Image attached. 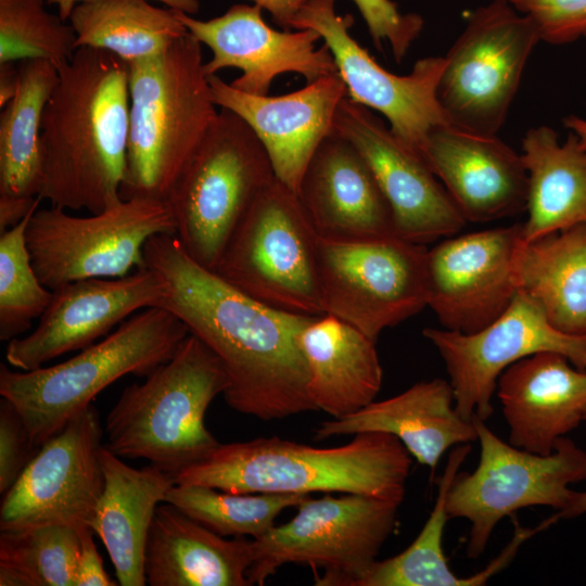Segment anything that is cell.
I'll use <instances>...</instances> for the list:
<instances>
[{"instance_id": "44dd1931", "label": "cell", "mask_w": 586, "mask_h": 586, "mask_svg": "<svg viewBox=\"0 0 586 586\" xmlns=\"http://www.w3.org/2000/svg\"><path fill=\"white\" fill-rule=\"evenodd\" d=\"M208 81L215 104L251 127L268 154L276 178L297 194L309 161L334 130L337 107L347 97L339 73L278 97L242 92L217 75L209 76Z\"/></svg>"}, {"instance_id": "e575fe53", "label": "cell", "mask_w": 586, "mask_h": 586, "mask_svg": "<svg viewBox=\"0 0 586 586\" xmlns=\"http://www.w3.org/2000/svg\"><path fill=\"white\" fill-rule=\"evenodd\" d=\"M309 494H234L203 485L175 484L165 502L222 536L260 537L275 526L286 508L297 507Z\"/></svg>"}, {"instance_id": "9a60e30c", "label": "cell", "mask_w": 586, "mask_h": 586, "mask_svg": "<svg viewBox=\"0 0 586 586\" xmlns=\"http://www.w3.org/2000/svg\"><path fill=\"white\" fill-rule=\"evenodd\" d=\"M352 25L349 15L336 12L335 0H310L296 16L293 29L318 31L334 58L347 97L381 113L394 136L421 156L430 131L448 124L436 97L445 58H423L408 75L393 74L352 37Z\"/></svg>"}, {"instance_id": "277c9868", "label": "cell", "mask_w": 586, "mask_h": 586, "mask_svg": "<svg viewBox=\"0 0 586 586\" xmlns=\"http://www.w3.org/2000/svg\"><path fill=\"white\" fill-rule=\"evenodd\" d=\"M202 43L187 34L165 52L128 64L129 133L123 200L166 201L219 109Z\"/></svg>"}, {"instance_id": "7c38bea8", "label": "cell", "mask_w": 586, "mask_h": 586, "mask_svg": "<svg viewBox=\"0 0 586 586\" xmlns=\"http://www.w3.org/2000/svg\"><path fill=\"white\" fill-rule=\"evenodd\" d=\"M157 234H175L165 201L123 200L89 216L56 206L38 208L26 242L40 281L50 290L91 278H122L144 267V246Z\"/></svg>"}, {"instance_id": "8fae6325", "label": "cell", "mask_w": 586, "mask_h": 586, "mask_svg": "<svg viewBox=\"0 0 586 586\" xmlns=\"http://www.w3.org/2000/svg\"><path fill=\"white\" fill-rule=\"evenodd\" d=\"M540 37L509 0H493L470 15L445 58L436 97L448 124L495 136L518 92Z\"/></svg>"}, {"instance_id": "7402d4cb", "label": "cell", "mask_w": 586, "mask_h": 586, "mask_svg": "<svg viewBox=\"0 0 586 586\" xmlns=\"http://www.w3.org/2000/svg\"><path fill=\"white\" fill-rule=\"evenodd\" d=\"M421 156L467 221L497 220L525 209L527 173L521 154L496 135L442 124L430 131Z\"/></svg>"}, {"instance_id": "bcb514c9", "label": "cell", "mask_w": 586, "mask_h": 586, "mask_svg": "<svg viewBox=\"0 0 586 586\" xmlns=\"http://www.w3.org/2000/svg\"><path fill=\"white\" fill-rule=\"evenodd\" d=\"M584 422H586V412ZM584 513H586V492H575L566 507L560 511H556L553 514L557 521H560L576 518Z\"/></svg>"}, {"instance_id": "5b68a950", "label": "cell", "mask_w": 586, "mask_h": 586, "mask_svg": "<svg viewBox=\"0 0 586 586\" xmlns=\"http://www.w3.org/2000/svg\"><path fill=\"white\" fill-rule=\"evenodd\" d=\"M227 387L220 359L190 333L143 383L123 391L106 416L104 445L120 458L145 459L174 476L220 444L207 430L205 415Z\"/></svg>"}, {"instance_id": "4fadbf2b", "label": "cell", "mask_w": 586, "mask_h": 586, "mask_svg": "<svg viewBox=\"0 0 586 586\" xmlns=\"http://www.w3.org/2000/svg\"><path fill=\"white\" fill-rule=\"evenodd\" d=\"M423 244L398 237L355 242L318 239L324 314L372 341L426 306Z\"/></svg>"}, {"instance_id": "6da1fadb", "label": "cell", "mask_w": 586, "mask_h": 586, "mask_svg": "<svg viewBox=\"0 0 586 586\" xmlns=\"http://www.w3.org/2000/svg\"><path fill=\"white\" fill-rule=\"evenodd\" d=\"M144 266L165 284L157 307L175 314L220 359L230 408L263 421L317 410L297 341L315 316L272 307L238 290L192 259L175 234L148 240Z\"/></svg>"}, {"instance_id": "e0dca14e", "label": "cell", "mask_w": 586, "mask_h": 586, "mask_svg": "<svg viewBox=\"0 0 586 586\" xmlns=\"http://www.w3.org/2000/svg\"><path fill=\"white\" fill-rule=\"evenodd\" d=\"M521 227L475 231L426 250V306L444 329L473 333L506 310L518 292L514 257Z\"/></svg>"}, {"instance_id": "f6af8a7d", "label": "cell", "mask_w": 586, "mask_h": 586, "mask_svg": "<svg viewBox=\"0 0 586 586\" xmlns=\"http://www.w3.org/2000/svg\"><path fill=\"white\" fill-rule=\"evenodd\" d=\"M20 80V67L15 62L0 63V107L15 95Z\"/></svg>"}, {"instance_id": "5bb4252c", "label": "cell", "mask_w": 586, "mask_h": 586, "mask_svg": "<svg viewBox=\"0 0 586 586\" xmlns=\"http://www.w3.org/2000/svg\"><path fill=\"white\" fill-rule=\"evenodd\" d=\"M423 336L445 362L455 407L468 420L486 421L500 374L512 364L540 352H557L586 370V336L557 330L540 306L518 291L506 310L473 333L425 328Z\"/></svg>"}, {"instance_id": "ab89813d", "label": "cell", "mask_w": 586, "mask_h": 586, "mask_svg": "<svg viewBox=\"0 0 586 586\" xmlns=\"http://www.w3.org/2000/svg\"><path fill=\"white\" fill-rule=\"evenodd\" d=\"M39 446L16 407L0 399V494L3 495L20 477Z\"/></svg>"}, {"instance_id": "603a6c76", "label": "cell", "mask_w": 586, "mask_h": 586, "mask_svg": "<svg viewBox=\"0 0 586 586\" xmlns=\"http://www.w3.org/2000/svg\"><path fill=\"white\" fill-rule=\"evenodd\" d=\"M297 196L320 239L355 242L397 237L390 206L369 164L335 130L309 161Z\"/></svg>"}, {"instance_id": "52a82bcc", "label": "cell", "mask_w": 586, "mask_h": 586, "mask_svg": "<svg viewBox=\"0 0 586 586\" xmlns=\"http://www.w3.org/2000/svg\"><path fill=\"white\" fill-rule=\"evenodd\" d=\"M275 178L251 127L220 109L165 201L175 235L191 258L215 271L234 230Z\"/></svg>"}, {"instance_id": "b9f144b4", "label": "cell", "mask_w": 586, "mask_h": 586, "mask_svg": "<svg viewBox=\"0 0 586 586\" xmlns=\"http://www.w3.org/2000/svg\"><path fill=\"white\" fill-rule=\"evenodd\" d=\"M42 201L35 199H13L0 196V233L20 224L30 212L39 208Z\"/></svg>"}, {"instance_id": "60d3db41", "label": "cell", "mask_w": 586, "mask_h": 586, "mask_svg": "<svg viewBox=\"0 0 586 586\" xmlns=\"http://www.w3.org/2000/svg\"><path fill=\"white\" fill-rule=\"evenodd\" d=\"M79 530L80 551L77 561L75 586H116L103 566V560L93 540L94 532L90 526Z\"/></svg>"}, {"instance_id": "d6986e66", "label": "cell", "mask_w": 586, "mask_h": 586, "mask_svg": "<svg viewBox=\"0 0 586 586\" xmlns=\"http://www.w3.org/2000/svg\"><path fill=\"white\" fill-rule=\"evenodd\" d=\"M177 16L188 33L212 52L203 65L206 76L238 68L242 74L229 84L242 92L267 95L272 81L286 73L302 75L307 82L337 74L329 48L316 44L321 39L318 31L277 30L264 21L259 5L235 4L209 20L181 11Z\"/></svg>"}, {"instance_id": "74e56055", "label": "cell", "mask_w": 586, "mask_h": 586, "mask_svg": "<svg viewBox=\"0 0 586 586\" xmlns=\"http://www.w3.org/2000/svg\"><path fill=\"white\" fill-rule=\"evenodd\" d=\"M362 16L372 42L382 50L388 43L396 62L407 54L419 37L424 21L416 13H403L392 0H352Z\"/></svg>"}, {"instance_id": "ac0fdd59", "label": "cell", "mask_w": 586, "mask_h": 586, "mask_svg": "<svg viewBox=\"0 0 586 586\" xmlns=\"http://www.w3.org/2000/svg\"><path fill=\"white\" fill-rule=\"evenodd\" d=\"M334 130L348 139L369 164L398 238L424 245L455 234L467 224L424 160L406 148L370 109L344 98L335 114Z\"/></svg>"}, {"instance_id": "2e32d148", "label": "cell", "mask_w": 586, "mask_h": 586, "mask_svg": "<svg viewBox=\"0 0 586 586\" xmlns=\"http://www.w3.org/2000/svg\"><path fill=\"white\" fill-rule=\"evenodd\" d=\"M103 429L93 404L44 442L2 496L0 531L90 526L104 488Z\"/></svg>"}, {"instance_id": "d4e9b609", "label": "cell", "mask_w": 586, "mask_h": 586, "mask_svg": "<svg viewBox=\"0 0 586 586\" xmlns=\"http://www.w3.org/2000/svg\"><path fill=\"white\" fill-rule=\"evenodd\" d=\"M367 432L394 435L432 472L447 449L477 441L474 421L460 416L453 387L442 379L420 381L396 396L323 421L315 430V440Z\"/></svg>"}, {"instance_id": "836d02e7", "label": "cell", "mask_w": 586, "mask_h": 586, "mask_svg": "<svg viewBox=\"0 0 586 586\" xmlns=\"http://www.w3.org/2000/svg\"><path fill=\"white\" fill-rule=\"evenodd\" d=\"M79 530L44 524L0 533L1 586H75Z\"/></svg>"}, {"instance_id": "1f68e13d", "label": "cell", "mask_w": 586, "mask_h": 586, "mask_svg": "<svg viewBox=\"0 0 586 586\" xmlns=\"http://www.w3.org/2000/svg\"><path fill=\"white\" fill-rule=\"evenodd\" d=\"M470 444L457 445L449 454L442 476L437 481L434 507L415 540L400 553L375 561L355 586H481L500 572L513 559L511 550H504L482 571L468 577L457 576L443 550V533L449 520L446 509L448 489L464 459Z\"/></svg>"}, {"instance_id": "9c48e42d", "label": "cell", "mask_w": 586, "mask_h": 586, "mask_svg": "<svg viewBox=\"0 0 586 586\" xmlns=\"http://www.w3.org/2000/svg\"><path fill=\"white\" fill-rule=\"evenodd\" d=\"M399 506L359 494L309 496L290 521L252 539L250 584L263 586L292 563L321 569L318 586H355L394 532Z\"/></svg>"}, {"instance_id": "f1b7e54d", "label": "cell", "mask_w": 586, "mask_h": 586, "mask_svg": "<svg viewBox=\"0 0 586 586\" xmlns=\"http://www.w3.org/2000/svg\"><path fill=\"white\" fill-rule=\"evenodd\" d=\"M521 158L527 173V219L521 244L586 224V148L570 132L564 143L549 126L527 130Z\"/></svg>"}, {"instance_id": "ba28073f", "label": "cell", "mask_w": 586, "mask_h": 586, "mask_svg": "<svg viewBox=\"0 0 586 586\" xmlns=\"http://www.w3.org/2000/svg\"><path fill=\"white\" fill-rule=\"evenodd\" d=\"M318 239L297 194L275 178L234 230L215 272L267 305L321 316Z\"/></svg>"}, {"instance_id": "cb8c5ba5", "label": "cell", "mask_w": 586, "mask_h": 586, "mask_svg": "<svg viewBox=\"0 0 586 586\" xmlns=\"http://www.w3.org/2000/svg\"><path fill=\"white\" fill-rule=\"evenodd\" d=\"M509 443L539 455L584 422L586 370L566 356L540 352L509 366L496 388Z\"/></svg>"}, {"instance_id": "7a4b0ae2", "label": "cell", "mask_w": 586, "mask_h": 586, "mask_svg": "<svg viewBox=\"0 0 586 586\" xmlns=\"http://www.w3.org/2000/svg\"><path fill=\"white\" fill-rule=\"evenodd\" d=\"M128 64L78 48L59 71L41 127L39 196L67 211L101 213L123 201L129 133Z\"/></svg>"}, {"instance_id": "8d00e7d4", "label": "cell", "mask_w": 586, "mask_h": 586, "mask_svg": "<svg viewBox=\"0 0 586 586\" xmlns=\"http://www.w3.org/2000/svg\"><path fill=\"white\" fill-rule=\"evenodd\" d=\"M37 209L0 233L1 341H11L29 330L52 296V290L40 281L33 266L26 242V227Z\"/></svg>"}, {"instance_id": "d590c367", "label": "cell", "mask_w": 586, "mask_h": 586, "mask_svg": "<svg viewBox=\"0 0 586 586\" xmlns=\"http://www.w3.org/2000/svg\"><path fill=\"white\" fill-rule=\"evenodd\" d=\"M77 49L69 22L43 0H0V63L42 60L61 71Z\"/></svg>"}, {"instance_id": "83f0119b", "label": "cell", "mask_w": 586, "mask_h": 586, "mask_svg": "<svg viewBox=\"0 0 586 586\" xmlns=\"http://www.w3.org/2000/svg\"><path fill=\"white\" fill-rule=\"evenodd\" d=\"M297 341L308 367V394L317 410L339 419L374 400L383 372L375 342L369 336L324 314L313 317Z\"/></svg>"}, {"instance_id": "f35d334b", "label": "cell", "mask_w": 586, "mask_h": 586, "mask_svg": "<svg viewBox=\"0 0 586 586\" xmlns=\"http://www.w3.org/2000/svg\"><path fill=\"white\" fill-rule=\"evenodd\" d=\"M537 27L540 40L564 44L586 38V0H509Z\"/></svg>"}, {"instance_id": "484cf974", "label": "cell", "mask_w": 586, "mask_h": 586, "mask_svg": "<svg viewBox=\"0 0 586 586\" xmlns=\"http://www.w3.org/2000/svg\"><path fill=\"white\" fill-rule=\"evenodd\" d=\"M252 539H227L162 502L150 528L144 573L150 586H251Z\"/></svg>"}, {"instance_id": "ee69618b", "label": "cell", "mask_w": 586, "mask_h": 586, "mask_svg": "<svg viewBox=\"0 0 586 586\" xmlns=\"http://www.w3.org/2000/svg\"><path fill=\"white\" fill-rule=\"evenodd\" d=\"M46 4L54 5L58 10V14L65 21L68 20V16L73 9L86 1H93V0H43ZM151 1H157L161 2L168 8L181 11L187 14L194 15L200 8L199 0H151Z\"/></svg>"}, {"instance_id": "7dc6e473", "label": "cell", "mask_w": 586, "mask_h": 586, "mask_svg": "<svg viewBox=\"0 0 586 586\" xmlns=\"http://www.w3.org/2000/svg\"><path fill=\"white\" fill-rule=\"evenodd\" d=\"M564 126L575 133L581 143L586 148V119L575 115L563 118Z\"/></svg>"}, {"instance_id": "30bf717a", "label": "cell", "mask_w": 586, "mask_h": 586, "mask_svg": "<svg viewBox=\"0 0 586 586\" xmlns=\"http://www.w3.org/2000/svg\"><path fill=\"white\" fill-rule=\"evenodd\" d=\"M481 455L473 472L455 475L447 493L449 519H467V556L479 558L505 517L519 509L547 506L560 511L586 480V451L571 438H559L552 453L539 455L499 438L484 420L473 418Z\"/></svg>"}, {"instance_id": "4316f807", "label": "cell", "mask_w": 586, "mask_h": 586, "mask_svg": "<svg viewBox=\"0 0 586 586\" xmlns=\"http://www.w3.org/2000/svg\"><path fill=\"white\" fill-rule=\"evenodd\" d=\"M104 488L90 527L102 540L122 586L146 585L144 556L156 508L175 485L154 464L132 468L103 445Z\"/></svg>"}, {"instance_id": "4dcf8cb0", "label": "cell", "mask_w": 586, "mask_h": 586, "mask_svg": "<svg viewBox=\"0 0 586 586\" xmlns=\"http://www.w3.org/2000/svg\"><path fill=\"white\" fill-rule=\"evenodd\" d=\"M18 67L16 93L0 115V196L35 199L41 184L42 117L59 71L42 60H24Z\"/></svg>"}, {"instance_id": "d6a6232c", "label": "cell", "mask_w": 586, "mask_h": 586, "mask_svg": "<svg viewBox=\"0 0 586 586\" xmlns=\"http://www.w3.org/2000/svg\"><path fill=\"white\" fill-rule=\"evenodd\" d=\"M151 0H93L77 4L68 22L77 48L105 50L129 64L165 52L188 30L177 11Z\"/></svg>"}, {"instance_id": "3957f363", "label": "cell", "mask_w": 586, "mask_h": 586, "mask_svg": "<svg viewBox=\"0 0 586 586\" xmlns=\"http://www.w3.org/2000/svg\"><path fill=\"white\" fill-rule=\"evenodd\" d=\"M412 459L394 435L367 432L342 446L313 447L277 436L220 443L174 475L175 484L234 494H359L402 504Z\"/></svg>"}, {"instance_id": "ffe728a7", "label": "cell", "mask_w": 586, "mask_h": 586, "mask_svg": "<svg viewBox=\"0 0 586 586\" xmlns=\"http://www.w3.org/2000/svg\"><path fill=\"white\" fill-rule=\"evenodd\" d=\"M165 295L163 278L144 266L122 278H91L52 290L37 327L9 341L7 362L29 371L84 349L138 310L157 307Z\"/></svg>"}, {"instance_id": "8992f818", "label": "cell", "mask_w": 586, "mask_h": 586, "mask_svg": "<svg viewBox=\"0 0 586 586\" xmlns=\"http://www.w3.org/2000/svg\"><path fill=\"white\" fill-rule=\"evenodd\" d=\"M189 334L175 314L149 307L61 364L14 371L2 362L0 395L16 407L40 447L119 378L146 377L170 359Z\"/></svg>"}, {"instance_id": "7bdbcfd3", "label": "cell", "mask_w": 586, "mask_h": 586, "mask_svg": "<svg viewBox=\"0 0 586 586\" xmlns=\"http://www.w3.org/2000/svg\"><path fill=\"white\" fill-rule=\"evenodd\" d=\"M266 10L272 20L284 29H293V23L301 10L310 0H251Z\"/></svg>"}, {"instance_id": "f546056e", "label": "cell", "mask_w": 586, "mask_h": 586, "mask_svg": "<svg viewBox=\"0 0 586 586\" xmlns=\"http://www.w3.org/2000/svg\"><path fill=\"white\" fill-rule=\"evenodd\" d=\"M514 276L557 330L586 336V224L520 243Z\"/></svg>"}]
</instances>
